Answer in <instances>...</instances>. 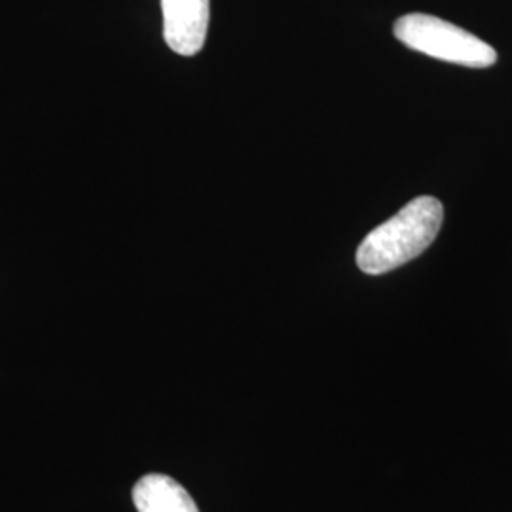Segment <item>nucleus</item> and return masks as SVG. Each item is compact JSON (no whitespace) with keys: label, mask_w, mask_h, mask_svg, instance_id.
Returning a JSON list of instances; mask_svg holds the SVG:
<instances>
[{"label":"nucleus","mask_w":512,"mask_h":512,"mask_svg":"<svg viewBox=\"0 0 512 512\" xmlns=\"http://www.w3.org/2000/svg\"><path fill=\"white\" fill-rule=\"evenodd\" d=\"M133 503L139 512H200L184 486L158 473L143 476L133 486Z\"/></svg>","instance_id":"nucleus-4"},{"label":"nucleus","mask_w":512,"mask_h":512,"mask_svg":"<svg viewBox=\"0 0 512 512\" xmlns=\"http://www.w3.org/2000/svg\"><path fill=\"white\" fill-rule=\"evenodd\" d=\"M162 14L167 46L186 57L200 54L209 29V0H162Z\"/></svg>","instance_id":"nucleus-3"},{"label":"nucleus","mask_w":512,"mask_h":512,"mask_svg":"<svg viewBox=\"0 0 512 512\" xmlns=\"http://www.w3.org/2000/svg\"><path fill=\"white\" fill-rule=\"evenodd\" d=\"M444 222V207L433 196H420L374 228L357 249V266L368 275L393 272L431 247Z\"/></svg>","instance_id":"nucleus-1"},{"label":"nucleus","mask_w":512,"mask_h":512,"mask_svg":"<svg viewBox=\"0 0 512 512\" xmlns=\"http://www.w3.org/2000/svg\"><path fill=\"white\" fill-rule=\"evenodd\" d=\"M395 37L420 54L471 69H486L497 61L490 44L458 25L429 14H408L395 23Z\"/></svg>","instance_id":"nucleus-2"}]
</instances>
